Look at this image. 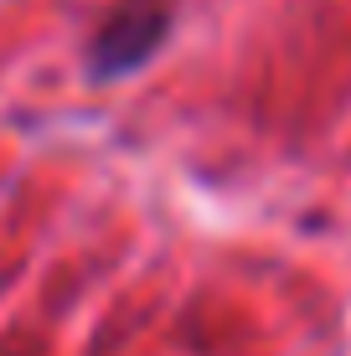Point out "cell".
Returning <instances> with one entry per match:
<instances>
[{"mask_svg": "<svg viewBox=\"0 0 351 356\" xmlns=\"http://www.w3.org/2000/svg\"><path fill=\"white\" fill-rule=\"evenodd\" d=\"M171 26H176L171 0H119V6L99 21L88 52H83L88 78H93V83L135 78V72L165 47Z\"/></svg>", "mask_w": 351, "mask_h": 356, "instance_id": "1", "label": "cell"}]
</instances>
